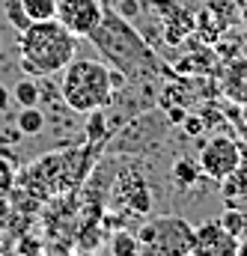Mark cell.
<instances>
[{
  "label": "cell",
  "mask_w": 247,
  "mask_h": 256,
  "mask_svg": "<svg viewBox=\"0 0 247 256\" xmlns=\"http://www.w3.org/2000/svg\"><path fill=\"white\" fill-rule=\"evenodd\" d=\"M78 36L68 33L57 18L51 21H33L18 33V54L27 74L51 78L60 74L66 66L74 60Z\"/></svg>",
  "instance_id": "obj_1"
},
{
  "label": "cell",
  "mask_w": 247,
  "mask_h": 256,
  "mask_svg": "<svg viewBox=\"0 0 247 256\" xmlns=\"http://www.w3.org/2000/svg\"><path fill=\"white\" fill-rule=\"evenodd\" d=\"M60 98L62 104L74 114H92L104 110L114 102V84H110V68L102 60L92 57H74L62 68L60 80Z\"/></svg>",
  "instance_id": "obj_2"
},
{
  "label": "cell",
  "mask_w": 247,
  "mask_h": 256,
  "mask_svg": "<svg viewBox=\"0 0 247 256\" xmlns=\"http://www.w3.org/2000/svg\"><path fill=\"white\" fill-rule=\"evenodd\" d=\"M96 45H98V51L108 57V60H114L120 72L125 74H146V72H155L158 68V60H155V54H152V48L125 24L122 18H114L110 12H104V18H102V24L96 27V33L90 36Z\"/></svg>",
  "instance_id": "obj_3"
},
{
  "label": "cell",
  "mask_w": 247,
  "mask_h": 256,
  "mask_svg": "<svg viewBox=\"0 0 247 256\" xmlns=\"http://www.w3.org/2000/svg\"><path fill=\"white\" fill-rule=\"evenodd\" d=\"M196 226L179 214H161L137 230L140 256H188L194 248Z\"/></svg>",
  "instance_id": "obj_4"
},
{
  "label": "cell",
  "mask_w": 247,
  "mask_h": 256,
  "mask_svg": "<svg viewBox=\"0 0 247 256\" xmlns=\"http://www.w3.org/2000/svg\"><path fill=\"white\" fill-rule=\"evenodd\" d=\"M242 161H244V149H242L238 140L230 137V134H214V137H208V140L202 143L200 155H196V164H200L202 176L212 179V182L230 179V176L242 167Z\"/></svg>",
  "instance_id": "obj_5"
},
{
  "label": "cell",
  "mask_w": 247,
  "mask_h": 256,
  "mask_svg": "<svg viewBox=\"0 0 247 256\" xmlns=\"http://www.w3.org/2000/svg\"><path fill=\"white\" fill-rule=\"evenodd\" d=\"M104 18L102 0H57V21L78 39H90Z\"/></svg>",
  "instance_id": "obj_6"
},
{
  "label": "cell",
  "mask_w": 247,
  "mask_h": 256,
  "mask_svg": "<svg viewBox=\"0 0 247 256\" xmlns=\"http://www.w3.org/2000/svg\"><path fill=\"white\" fill-rule=\"evenodd\" d=\"M238 242L236 236H230L218 220H206L202 226H196L194 236V248L188 256H236L238 254Z\"/></svg>",
  "instance_id": "obj_7"
},
{
  "label": "cell",
  "mask_w": 247,
  "mask_h": 256,
  "mask_svg": "<svg viewBox=\"0 0 247 256\" xmlns=\"http://www.w3.org/2000/svg\"><path fill=\"white\" fill-rule=\"evenodd\" d=\"M120 200H122V208H128L131 214H149L152 208V196L143 179H131L128 185H120Z\"/></svg>",
  "instance_id": "obj_8"
},
{
  "label": "cell",
  "mask_w": 247,
  "mask_h": 256,
  "mask_svg": "<svg viewBox=\"0 0 247 256\" xmlns=\"http://www.w3.org/2000/svg\"><path fill=\"white\" fill-rule=\"evenodd\" d=\"M45 114L33 104V108H21L18 110V116H15V128H18V134H24V137H36V134H42L45 131Z\"/></svg>",
  "instance_id": "obj_9"
},
{
  "label": "cell",
  "mask_w": 247,
  "mask_h": 256,
  "mask_svg": "<svg viewBox=\"0 0 247 256\" xmlns=\"http://www.w3.org/2000/svg\"><path fill=\"white\" fill-rule=\"evenodd\" d=\"M218 224H220L230 236H236V238H244V236H247V214L242 212V208L226 206V208H224V214L218 218Z\"/></svg>",
  "instance_id": "obj_10"
},
{
  "label": "cell",
  "mask_w": 247,
  "mask_h": 256,
  "mask_svg": "<svg viewBox=\"0 0 247 256\" xmlns=\"http://www.w3.org/2000/svg\"><path fill=\"white\" fill-rule=\"evenodd\" d=\"M110 254L114 256H140L137 232H131V230H116L114 238H110Z\"/></svg>",
  "instance_id": "obj_11"
},
{
  "label": "cell",
  "mask_w": 247,
  "mask_h": 256,
  "mask_svg": "<svg viewBox=\"0 0 247 256\" xmlns=\"http://www.w3.org/2000/svg\"><path fill=\"white\" fill-rule=\"evenodd\" d=\"M21 6H24L30 24L33 21H51V18H57V0H21Z\"/></svg>",
  "instance_id": "obj_12"
},
{
  "label": "cell",
  "mask_w": 247,
  "mask_h": 256,
  "mask_svg": "<svg viewBox=\"0 0 247 256\" xmlns=\"http://www.w3.org/2000/svg\"><path fill=\"white\" fill-rule=\"evenodd\" d=\"M39 96H42V90H39V84L30 80V78H21V80L15 84V90H12V98H15L21 108H33V104H39Z\"/></svg>",
  "instance_id": "obj_13"
},
{
  "label": "cell",
  "mask_w": 247,
  "mask_h": 256,
  "mask_svg": "<svg viewBox=\"0 0 247 256\" xmlns=\"http://www.w3.org/2000/svg\"><path fill=\"white\" fill-rule=\"evenodd\" d=\"M200 176H202V170H200V164H194L190 158H179V161L173 164V179H176L179 188H190Z\"/></svg>",
  "instance_id": "obj_14"
},
{
  "label": "cell",
  "mask_w": 247,
  "mask_h": 256,
  "mask_svg": "<svg viewBox=\"0 0 247 256\" xmlns=\"http://www.w3.org/2000/svg\"><path fill=\"white\" fill-rule=\"evenodd\" d=\"M3 12H6V21H9L18 33H21L24 27H30V18H27L21 0H3Z\"/></svg>",
  "instance_id": "obj_15"
},
{
  "label": "cell",
  "mask_w": 247,
  "mask_h": 256,
  "mask_svg": "<svg viewBox=\"0 0 247 256\" xmlns=\"http://www.w3.org/2000/svg\"><path fill=\"white\" fill-rule=\"evenodd\" d=\"M185 131L190 134V137H196V134H202L206 131V120H200V116H185Z\"/></svg>",
  "instance_id": "obj_16"
},
{
  "label": "cell",
  "mask_w": 247,
  "mask_h": 256,
  "mask_svg": "<svg viewBox=\"0 0 247 256\" xmlns=\"http://www.w3.org/2000/svg\"><path fill=\"white\" fill-rule=\"evenodd\" d=\"M167 116H170V122H173V126H182V122H185V108H170V110H167Z\"/></svg>",
  "instance_id": "obj_17"
},
{
  "label": "cell",
  "mask_w": 247,
  "mask_h": 256,
  "mask_svg": "<svg viewBox=\"0 0 247 256\" xmlns=\"http://www.w3.org/2000/svg\"><path fill=\"white\" fill-rule=\"evenodd\" d=\"M9 102H12V96H9V90L0 84V114H6V110H9Z\"/></svg>",
  "instance_id": "obj_18"
},
{
  "label": "cell",
  "mask_w": 247,
  "mask_h": 256,
  "mask_svg": "<svg viewBox=\"0 0 247 256\" xmlns=\"http://www.w3.org/2000/svg\"><path fill=\"white\" fill-rule=\"evenodd\" d=\"M236 256H247V236L238 242V254H236Z\"/></svg>",
  "instance_id": "obj_19"
}]
</instances>
